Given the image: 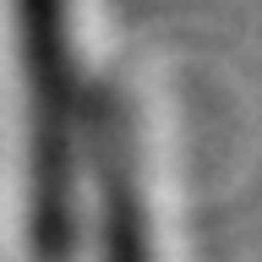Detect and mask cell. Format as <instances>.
I'll return each instance as SVG.
<instances>
[{
  "label": "cell",
  "instance_id": "cell-2",
  "mask_svg": "<svg viewBox=\"0 0 262 262\" xmlns=\"http://www.w3.org/2000/svg\"><path fill=\"white\" fill-rule=\"evenodd\" d=\"M82 142L93 159L98 180V241L104 262H153V229H147V202L137 180V137H131V110L115 88H88L82 104Z\"/></svg>",
  "mask_w": 262,
  "mask_h": 262
},
{
  "label": "cell",
  "instance_id": "cell-1",
  "mask_svg": "<svg viewBox=\"0 0 262 262\" xmlns=\"http://www.w3.org/2000/svg\"><path fill=\"white\" fill-rule=\"evenodd\" d=\"M16 44L28 82V251L33 262H71L88 104L71 55V0H16Z\"/></svg>",
  "mask_w": 262,
  "mask_h": 262
}]
</instances>
